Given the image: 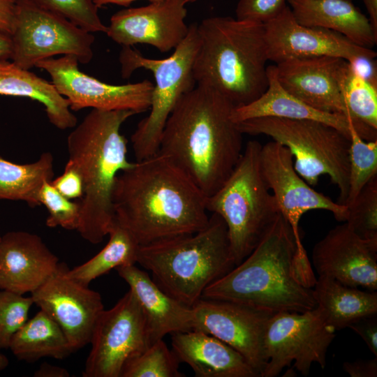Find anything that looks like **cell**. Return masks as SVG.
Returning <instances> with one entry per match:
<instances>
[{
	"label": "cell",
	"instance_id": "cell-38",
	"mask_svg": "<svg viewBox=\"0 0 377 377\" xmlns=\"http://www.w3.org/2000/svg\"><path fill=\"white\" fill-rule=\"evenodd\" d=\"M287 5V0H239L236 18L265 24L276 17Z\"/></svg>",
	"mask_w": 377,
	"mask_h": 377
},
{
	"label": "cell",
	"instance_id": "cell-19",
	"mask_svg": "<svg viewBox=\"0 0 377 377\" xmlns=\"http://www.w3.org/2000/svg\"><path fill=\"white\" fill-rule=\"evenodd\" d=\"M275 66L278 80L288 93L316 109L350 118L343 94L348 61L323 56L288 59Z\"/></svg>",
	"mask_w": 377,
	"mask_h": 377
},
{
	"label": "cell",
	"instance_id": "cell-33",
	"mask_svg": "<svg viewBox=\"0 0 377 377\" xmlns=\"http://www.w3.org/2000/svg\"><path fill=\"white\" fill-rule=\"evenodd\" d=\"M179 363L172 350L160 339L131 360L121 377H182Z\"/></svg>",
	"mask_w": 377,
	"mask_h": 377
},
{
	"label": "cell",
	"instance_id": "cell-12",
	"mask_svg": "<svg viewBox=\"0 0 377 377\" xmlns=\"http://www.w3.org/2000/svg\"><path fill=\"white\" fill-rule=\"evenodd\" d=\"M89 343L83 377H121L126 365L151 345L145 316L130 290L103 310Z\"/></svg>",
	"mask_w": 377,
	"mask_h": 377
},
{
	"label": "cell",
	"instance_id": "cell-11",
	"mask_svg": "<svg viewBox=\"0 0 377 377\" xmlns=\"http://www.w3.org/2000/svg\"><path fill=\"white\" fill-rule=\"evenodd\" d=\"M335 332L317 306L304 312L274 313L265 332L266 364L261 377H276L292 363L304 376L313 363L324 369Z\"/></svg>",
	"mask_w": 377,
	"mask_h": 377
},
{
	"label": "cell",
	"instance_id": "cell-2",
	"mask_svg": "<svg viewBox=\"0 0 377 377\" xmlns=\"http://www.w3.org/2000/svg\"><path fill=\"white\" fill-rule=\"evenodd\" d=\"M235 105L215 89L196 86L169 116L158 152L185 173L206 197L230 176L243 151Z\"/></svg>",
	"mask_w": 377,
	"mask_h": 377
},
{
	"label": "cell",
	"instance_id": "cell-4",
	"mask_svg": "<svg viewBox=\"0 0 377 377\" xmlns=\"http://www.w3.org/2000/svg\"><path fill=\"white\" fill-rule=\"evenodd\" d=\"M134 114L131 110L91 109L67 138L66 165L75 169L83 183L77 231L94 244L103 241L114 221L117 177L133 163L128 160L127 140L120 129Z\"/></svg>",
	"mask_w": 377,
	"mask_h": 377
},
{
	"label": "cell",
	"instance_id": "cell-17",
	"mask_svg": "<svg viewBox=\"0 0 377 377\" xmlns=\"http://www.w3.org/2000/svg\"><path fill=\"white\" fill-rule=\"evenodd\" d=\"M268 60L276 64L293 59L337 57L348 62L360 57L376 59V52L357 45L344 36L323 28L300 24L287 5L264 24Z\"/></svg>",
	"mask_w": 377,
	"mask_h": 377
},
{
	"label": "cell",
	"instance_id": "cell-46",
	"mask_svg": "<svg viewBox=\"0 0 377 377\" xmlns=\"http://www.w3.org/2000/svg\"><path fill=\"white\" fill-rule=\"evenodd\" d=\"M374 33L377 35V0H362Z\"/></svg>",
	"mask_w": 377,
	"mask_h": 377
},
{
	"label": "cell",
	"instance_id": "cell-10",
	"mask_svg": "<svg viewBox=\"0 0 377 377\" xmlns=\"http://www.w3.org/2000/svg\"><path fill=\"white\" fill-rule=\"evenodd\" d=\"M10 36L11 60L26 70L58 54L75 56L82 64L93 58L95 38L91 33L30 0H16Z\"/></svg>",
	"mask_w": 377,
	"mask_h": 377
},
{
	"label": "cell",
	"instance_id": "cell-14",
	"mask_svg": "<svg viewBox=\"0 0 377 377\" xmlns=\"http://www.w3.org/2000/svg\"><path fill=\"white\" fill-rule=\"evenodd\" d=\"M193 330L211 334L239 352L261 377L264 337L274 313L223 300L201 297L193 306Z\"/></svg>",
	"mask_w": 377,
	"mask_h": 377
},
{
	"label": "cell",
	"instance_id": "cell-24",
	"mask_svg": "<svg viewBox=\"0 0 377 377\" xmlns=\"http://www.w3.org/2000/svg\"><path fill=\"white\" fill-rule=\"evenodd\" d=\"M297 22L337 32L353 43L372 49L377 42L369 19L353 0H287Z\"/></svg>",
	"mask_w": 377,
	"mask_h": 377
},
{
	"label": "cell",
	"instance_id": "cell-20",
	"mask_svg": "<svg viewBox=\"0 0 377 377\" xmlns=\"http://www.w3.org/2000/svg\"><path fill=\"white\" fill-rule=\"evenodd\" d=\"M311 258L318 276L377 290V241L362 239L346 222L331 229L315 244Z\"/></svg>",
	"mask_w": 377,
	"mask_h": 377
},
{
	"label": "cell",
	"instance_id": "cell-48",
	"mask_svg": "<svg viewBox=\"0 0 377 377\" xmlns=\"http://www.w3.org/2000/svg\"><path fill=\"white\" fill-rule=\"evenodd\" d=\"M8 359L1 352L0 349V372L4 370L8 367Z\"/></svg>",
	"mask_w": 377,
	"mask_h": 377
},
{
	"label": "cell",
	"instance_id": "cell-34",
	"mask_svg": "<svg viewBox=\"0 0 377 377\" xmlns=\"http://www.w3.org/2000/svg\"><path fill=\"white\" fill-rule=\"evenodd\" d=\"M345 221L362 239L377 241V176L362 189L348 205Z\"/></svg>",
	"mask_w": 377,
	"mask_h": 377
},
{
	"label": "cell",
	"instance_id": "cell-42",
	"mask_svg": "<svg viewBox=\"0 0 377 377\" xmlns=\"http://www.w3.org/2000/svg\"><path fill=\"white\" fill-rule=\"evenodd\" d=\"M349 64L356 73L377 87L376 61L374 58L360 57L350 61Z\"/></svg>",
	"mask_w": 377,
	"mask_h": 377
},
{
	"label": "cell",
	"instance_id": "cell-31",
	"mask_svg": "<svg viewBox=\"0 0 377 377\" xmlns=\"http://www.w3.org/2000/svg\"><path fill=\"white\" fill-rule=\"evenodd\" d=\"M343 94L357 133L366 141L377 140V87L356 73L349 64Z\"/></svg>",
	"mask_w": 377,
	"mask_h": 377
},
{
	"label": "cell",
	"instance_id": "cell-3",
	"mask_svg": "<svg viewBox=\"0 0 377 377\" xmlns=\"http://www.w3.org/2000/svg\"><path fill=\"white\" fill-rule=\"evenodd\" d=\"M316 281L302 241L280 213L251 253L210 284L202 297L272 313L304 312L316 307L312 289Z\"/></svg>",
	"mask_w": 377,
	"mask_h": 377
},
{
	"label": "cell",
	"instance_id": "cell-36",
	"mask_svg": "<svg viewBox=\"0 0 377 377\" xmlns=\"http://www.w3.org/2000/svg\"><path fill=\"white\" fill-rule=\"evenodd\" d=\"M33 304L31 296L0 290V349L9 348L13 336L29 319Z\"/></svg>",
	"mask_w": 377,
	"mask_h": 377
},
{
	"label": "cell",
	"instance_id": "cell-29",
	"mask_svg": "<svg viewBox=\"0 0 377 377\" xmlns=\"http://www.w3.org/2000/svg\"><path fill=\"white\" fill-rule=\"evenodd\" d=\"M54 158L43 153L38 160L26 164L10 162L0 156V200H17L29 207L40 205L38 193L54 177Z\"/></svg>",
	"mask_w": 377,
	"mask_h": 377
},
{
	"label": "cell",
	"instance_id": "cell-47",
	"mask_svg": "<svg viewBox=\"0 0 377 377\" xmlns=\"http://www.w3.org/2000/svg\"><path fill=\"white\" fill-rule=\"evenodd\" d=\"M137 0H94L96 5L98 6V8H101L102 6L107 5V4H117L119 6H122L127 7L131 3ZM149 2L158 1V0H148Z\"/></svg>",
	"mask_w": 377,
	"mask_h": 377
},
{
	"label": "cell",
	"instance_id": "cell-6",
	"mask_svg": "<svg viewBox=\"0 0 377 377\" xmlns=\"http://www.w3.org/2000/svg\"><path fill=\"white\" fill-rule=\"evenodd\" d=\"M137 263L161 290L190 307L235 266L227 226L215 214L200 231L140 246Z\"/></svg>",
	"mask_w": 377,
	"mask_h": 377
},
{
	"label": "cell",
	"instance_id": "cell-35",
	"mask_svg": "<svg viewBox=\"0 0 377 377\" xmlns=\"http://www.w3.org/2000/svg\"><path fill=\"white\" fill-rule=\"evenodd\" d=\"M38 6L59 15L90 33H106L107 26L98 15L94 0H30Z\"/></svg>",
	"mask_w": 377,
	"mask_h": 377
},
{
	"label": "cell",
	"instance_id": "cell-27",
	"mask_svg": "<svg viewBox=\"0 0 377 377\" xmlns=\"http://www.w3.org/2000/svg\"><path fill=\"white\" fill-rule=\"evenodd\" d=\"M313 288L316 306L336 331L363 317L377 314L376 291L361 290L325 276H319Z\"/></svg>",
	"mask_w": 377,
	"mask_h": 377
},
{
	"label": "cell",
	"instance_id": "cell-8",
	"mask_svg": "<svg viewBox=\"0 0 377 377\" xmlns=\"http://www.w3.org/2000/svg\"><path fill=\"white\" fill-rule=\"evenodd\" d=\"M242 134L269 136L288 149L296 172L311 186L322 175L339 189L337 202L345 204L348 191L350 139L334 127L314 120L258 117L237 123Z\"/></svg>",
	"mask_w": 377,
	"mask_h": 377
},
{
	"label": "cell",
	"instance_id": "cell-44",
	"mask_svg": "<svg viewBox=\"0 0 377 377\" xmlns=\"http://www.w3.org/2000/svg\"><path fill=\"white\" fill-rule=\"evenodd\" d=\"M35 377H68L70 374L67 369L63 367L49 364H42L34 372Z\"/></svg>",
	"mask_w": 377,
	"mask_h": 377
},
{
	"label": "cell",
	"instance_id": "cell-7",
	"mask_svg": "<svg viewBox=\"0 0 377 377\" xmlns=\"http://www.w3.org/2000/svg\"><path fill=\"white\" fill-rule=\"evenodd\" d=\"M262 145L249 141L230 176L206 199L207 211L227 226L235 266L256 248L280 214L262 174Z\"/></svg>",
	"mask_w": 377,
	"mask_h": 377
},
{
	"label": "cell",
	"instance_id": "cell-9",
	"mask_svg": "<svg viewBox=\"0 0 377 377\" xmlns=\"http://www.w3.org/2000/svg\"><path fill=\"white\" fill-rule=\"evenodd\" d=\"M199 45L198 24L189 25L186 38L173 53L162 59L145 57L129 46H123L119 54L121 73L128 78L138 68L150 71L155 80L149 114L138 124L131 135L136 161L158 152L165 124L179 99L196 86L193 64Z\"/></svg>",
	"mask_w": 377,
	"mask_h": 377
},
{
	"label": "cell",
	"instance_id": "cell-21",
	"mask_svg": "<svg viewBox=\"0 0 377 377\" xmlns=\"http://www.w3.org/2000/svg\"><path fill=\"white\" fill-rule=\"evenodd\" d=\"M59 258L40 237L11 231L0 239V290L32 293L54 272Z\"/></svg>",
	"mask_w": 377,
	"mask_h": 377
},
{
	"label": "cell",
	"instance_id": "cell-30",
	"mask_svg": "<svg viewBox=\"0 0 377 377\" xmlns=\"http://www.w3.org/2000/svg\"><path fill=\"white\" fill-rule=\"evenodd\" d=\"M107 244L83 264L68 269L70 277L88 286L112 269L135 265L140 245L131 232L115 220L108 232Z\"/></svg>",
	"mask_w": 377,
	"mask_h": 377
},
{
	"label": "cell",
	"instance_id": "cell-13",
	"mask_svg": "<svg viewBox=\"0 0 377 377\" xmlns=\"http://www.w3.org/2000/svg\"><path fill=\"white\" fill-rule=\"evenodd\" d=\"M73 55L42 60L35 67L45 71L58 92L66 98L71 110L91 108L105 111L149 110L154 84L148 80L126 84H110L81 71Z\"/></svg>",
	"mask_w": 377,
	"mask_h": 377
},
{
	"label": "cell",
	"instance_id": "cell-32",
	"mask_svg": "<svg viewBox=\"0 0 377 377\" xmlns=\"http://www.w3.org/2000/svg\"><path fill=\"white\" fill-rule=\"evenodd\" d=\"M350 125L348 191L344 205H350L364 186L377 176V140L366 141Z\"/></svg>",
	"mask_w": 377,
	"mask_h": 377
},
{
	"label": "cell",
	"instance_id": "cell-26",
	"mask_svg": "<svg viewBox=\"0 0 377 377\" xmlns=\"http://www.w3.org/2000/svg\"><path fill=\"white\" fill-rule=\"evenodd\" d=\"M0 95L27 98L44 106L49 121L61 130L77 125L68 100L54 85L13 61H0Z\"/></svg>",
	"mask_w": 377,
	"mask_h": 377
},
{
	"label": "cell",
	"instance_id": "cell-15",
	"mask_svg": "<svg viewBox=\"0 0 377 377\" xmlns=\"http://www.w3.org/2000/svg\"><path fill=\"white\" fill-rule=\"evenodd\" d=\"M66 263L31 293L34 304L61 328L73 353L90 343L95 323L104 309L101 295L70 277Z\"/></svg>",
	"mask_w": 377,
	"mask_h": 377
},
{
	"label": "cell",
	"instance_id": "cell-23",
	"mask_svg": "<svg viewBox=\"0 0 377 377\" xmlns=\"http://www.w3.org/2000/svg\"><path fill=\"white\" fill-rule=\"evenodd\" d=\"M172 351L197 377H259L239 352L215 337L199 330L171 334Z\"/></svg>",
	"mask_w": 377,
	"mask_h": 377
},
{
	"label": "cell",
	"instance_id": "cell-43",
	"mask_svg": "<svg viewBox=\"0 0 377 377\" xmlns=\"http://www.w3.org/2000/svg\"><path fill=\"white\" fill-rule=\"evenodd\" d=\"M15 8L16 0H0V30L11 34Z\"/></svg>",
	"mask_w": 377,
	"mask_h": 377
},
{
	"label": "cell",
	"instance_id": "cell-39",
	"mask_svg": "<svg viewBox=\"0 0 377 377\" xmlns=\"http://www.w3.org/2000/svg\"><path fill=\"white\" fill-rule=\"evenodd\" d=\"M54 188L66 198L80 199L83 195V183L80 174L65 165L63 173L51 182Z\"/></svg>",
	"mask_w": 377,
	"mask_h": 377
},
{
	"label": "cell",
	"instance_id": "cell-1",
	"mask_svg": "<svg viewBox=\"0 0 377 377\" xmlns=\"http://www.w3.org/2000/svg\"><path fill=\"white\" fill-rule=\"evenodd\" d=\"M206 199L185 173L157 152L117 175L114 220L144 246L205 228L209 221Z\"/></svg>",
	"mask_w": 377,
	"mask_h": 377
},
{
	"label": "cell",
	"instance_id": "cell-37",
	"mask_svg": "<svg viewBox=\"0 0 377 377\" xmlns=\"http://www.w3.org/2000/svg\"><path fill=\"white\" fill-rule=\"evenodd\" d=\"M52 182V181H51ZM51 182H45L38 193L40 205L48 211L46 226L49 228L61 227L77 230L80 216L79 202H73L60 193Z\"/></svg>",
	"mask_w": 377,
	"mask_h": 377
},
{
	"label": "cell",
	"instance_id": "cell-18",
	"mask_svg": "<svg viewBox=\"0 0 377 377\" xmlns=\"http://www.w3.org/2000/svg\"><path fill=\"white\" fill-rule=\"evenodd\" d=\"M183 0H158L114 13L106 34L122 46L150 45L161 52L175 49L186 36L189 25Z\"/></svg>",
	"mask_w": 377,
	"mask_h": 377
},
{
	"label": "cell",
	"instance_id": "cell-49",
	"mask_svg": "<svg viewBox=\"0 0 377 377\" xmlns=\"http://www.w3.org/2000/svg\"><path fill=\"white\" fill-rule=\"evenodd\" d=\"M186 3L195 1L197 0H183Z\"/></svg>",
	"mask_w": 377,
	"mask_h": 377
},
{
	"label": "cell",
	"instance_id": "cell-5",
	"mask_svg": "<svg viewBox=\"0 0 377 377\" xmlns=\"http://www.w3.org/2000/svg\"><path fill=\"white\" fill-rule=\"evenodd\" d=\"M193 64L196 84L212 88L235 107L259 98L268 86L264 24L211 17L198 24Z\"/></svg>",
	"mask_w": 377,
	"mask_h": 377
},
{
	"label": "cell",
	"instance_id": "cell-50",
	"mask_svg": "<svg viewBox=\"0 0 377 377\" xmlns=\"http://www.w3.org/2000/svg\"><path fill=\"white\" fill-rule=\"evenodd\" d=\"M0 239H1V235H0Z\"/></svg>",
	"mask_w": 377,
	"mask_h": 377
},
{
	"label": "cell",
	"instance_id": "cell-41",
	"mask_svg": "<svg viewBox=\"0 0 377 377\" xmlns=\"http://www.w3.org/2000/svg\"><path fill=\"white\" fill-rule=\"evenodd\" d=\"M343 369L350 377H376L377 357L369 360H357L345 362Z\"/></svg>",
	"mask_w": 377,
	"mask_h": 377
},
{
	"label": "cell",
	"instance_id": "cell-28",
	"mask_svg": "<svg viewBox=\"0 0 377 377\" xmlns=\"http://www.w3.org/2000/svg\"><path fill=\"white\" fill-rule=\"evenodd\" d=\"M9 348L18 360L27 362L45 357L61 360L73 353L61 328L41 309L16 332Z\"/></svg>",
	"mask_w": 377,
	"mask_h": 377
},
{
	"label": "cell",
	"instance_id": "cell-22",
	"mask_svg": "<svg viewBox=\"0 0 377 377\" xmlns=\"http://www.w3.org/2000/svg\"><path fill=\"white\" fill-rule=\"evenodd\" d=\"M118 274L129 286L147 320L151 345L166 334L193 330V311L165 293L135 265L116 268Z\"/></svg>",
	"mask_w": 377,
	"mask_h": 377
},
{
	"label": "cell",
	"instance_id": "cell-40",
	"mask_svg": "<svg viewBox=\"0 0 377 377\" xmlns=\"http://www.w3.org/2000/svg\"><path fill=\"white\" fill-rule=\"evenodd\" d=\"M348 327L363 339L372 354L377 357V314L363 317Z\"/></svg>",
	"mask_w": 377,
	"mask_h": 377
},
{
	"label": "cell",
	"instance_id": "cell-16",
	"mask_svg": "<svg viewBox=\"0 0 377 377\" xmlns=\"http://www.w3.org/2000/svg\"><path fill=\"white\" fill-rule=\"evenodd\" d=\"M260 161L263 176L272 191L279 210L298 241H302L300 220L310 210H326L337 221H346L347 206L315 191L295 170L293 155L287 147L275 141L267 142L262 145Z\"/></svg>",
	"mask_w": 377,
	"mask_h": 377
},
{
	"label": "cell",
	"instance_id": "cell-45",
	"mask_svg": "<svg viewBox=\"0 0 377 377\" xmlns=\"http://www.w3.org/2000/svg\"><path fill=\"white\" fill-rule=\"evenodd\" d=\"M13 43L10 34L0 30V61L11 59Z\"/></svg>",
	"mask_w": 377,
	"mask_h": 377
},
{
	"label": "cell",
	"instance_id": "cell-25",
	"mask_svg": "<svg viewBox=\"0 0 377 377\" xmlns=\"http://www.w3.org/2000/svg\"><path fill=\"white\" fill-rule=\"evenodd\" d=\"M266 91L251 103L235 107L231 118L235 123L258 117L314 120L330 125L350 139L348 119L343 114L316 109L288 93L279 83L275 65L267 66Z\"/></svg>",
	"mask_w": 377,
	"mask_h": 377
}]
</instances>
